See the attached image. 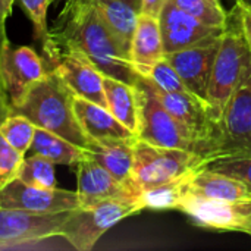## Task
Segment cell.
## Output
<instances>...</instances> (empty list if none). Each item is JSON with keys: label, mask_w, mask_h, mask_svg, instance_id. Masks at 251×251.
Listing matches in <instances>:
<instances>
[{"label": "cell", "mask_w": 251, "mask_h": 251, "mask_svg": "<svg viewBox=\"0 0 251 251\" xmlns=\"http://www.w3.org/2000/svg\"><path fill=\"white\" fill-rule=\"evenodd\" d=\"M16 179L37 188H54L56 187L54 163L40 154L31 153V156L24 159Z\"/></svg>", "instance_id": "cell-25"}, {"label": "cell", "mask_w": 251, "mask_h": 251, "mask_svg": "<svg viewBox=\"0 0 251 251\" xmlns=\"http://www.w3.org/2000/svg\"><path fill=\"white\" fill-rule=\"evenodd\" d=\"M47 68L38 53L28 46H15L6 38L0 50V81L12 106L46 76Z\"/></svg>", "instance_id": "cell-12"}, {"label": "cell", "mask_w": 251, "mask_h": 251, "mask_svg": "<svg viewBox=\"0 0 251 251\" xmlns=\"http://www.w3.org/2000/svg\"><path fill=\"white\" fill-rule=\"evenodd\" d=\"M44 57L47 71L57 74L74 96L107 107L103 88L104 75L85 54L75 49H63Z\"/></svg>", "instance_id": "cell-11"}, {"label": "cell", "mask_w": 251, "mask_h": 251, "mask_svg": "<svg viewBox=\"0 0 251 251\" xmlns=\"http://www.w3.org/2000/svg\"><path fill=\"white\" fill-rule=\"evenodd\" d=\"M72 99L74 94L57 74L47 71L46 76L28 91L24 100L12 106V113L22 115L37 128L47 129L87 150L90 140L75 116Z\"/></svg>", "instance_id": "cell-2"}, {"label": "cell", "mask_w": 251, "mask_h": 251, "mask_svg": "<svg viewBox=\"0 0 251 251\" xmlns=\"http://www.w3.org/2000/svg\"><path fill=\"white\" fill-rule=\"evenodd\" d=\"M13 1L15 0H0V28H4L6 19L12 12Z\"/></svg>", "instance_id": "cell-35"}, {"label": "cell", "mask_w": 251, "mask_h": 251, "mask_svg": "<svg viewBox=\"0 0 251 251\" xmlns=\"http://www.w3.org/2000/svg\"><path fill=\"white\" fill-rule=\"evenodd\" d=\"M51 4V0H19V6L26 13L28 19L34 28V37L44 44L49 28H47V10Z\"/></svg>", "instance_id": "cell-31"}, {"label": "cell", "mask_w": 251, "mask_h": 251, "mask_svg": "<svg viewBox=\"0 0 251 251\" xmlns=\"http://www.w3.org/2000/svg\"><path fill=\"white\" fill-rule=\"evenodd\" d=\"M206 166L240 179L251 193V156H222L210 160Z\"/></svg>", "instance_id": "cell-29"}, {"label": "cell", "mask_w": 251, "mask_h": 251, "mask_svg": "<svg viewBox=\"0 0 251 251\" xmlns=\"http://www.w3.org/2000/svg\"><path fill=\"white\" fill-rule=\"evenodd\" d=\"M75 172L79 207H91L107 200L138 203V194L131 187L118 181L110 172L88 156L76 163Z\"/></svg>", "instance_id": "cell-14"}, {"label": "cell", "mask_w": 251, "mask_h": 251, "mask_svg": "<svg viewBox=\"0 0 251 251\" xmlns=\"http://www.w3.org/2000/svg\"><path fill=\"white\" fill-rule=\"evenodd\" d=\"M135 138H109L90 141L85 150L87 156L101 165L118 181L131 187L137 194L132 184V165H134V143ZM140 197V194H138Z\"/></svg>", "instance_id": "cell-17"}, {"label": "cell", "mask_w": 251, "mask_h": 251, "mask_svg": "<svg viewBox=\"0 0 251 251\" xmlns=\"http://www.w3.org/2000/svg\"><path fill=\"white\" fill-rule=\"evenodd\" d=\"M179 9L194 16L200 22L215 26L225 28L228 22V13L221 4V0H172Z\"/></svg>", "instance_id": "cell-26"}, {"label": "cell", "mask_w": 251, "mask_h": 251, "mask_svg": "<svg viewBox=\"0 0 251 251\" xmlns=\"http://www.w3.org/2000/svg\"><path fill=\"white\" fill-rule=\"evenodd\" d=\"M190 194L215 199V200H243L250 199L251 193L240 179L209 169L201 168L190 182Z\"/></svg>", "instance_id": "cell-20"}, {"label": "cell", "mask_w": 251, "mask_h": 251, "mask_svg": "<svg viewBox=\"0 0 251 251\" xmlns=\"http://www.w3.org/2000/svg\"><path fill=\"white\" fill-rule=\"evenodd\" d=\"M0 207L21 209L35 213H62L79 207L76 191L54 188H37L19 179L0 190Z\"/></svg>", "instance_id": "cell-13"}, {"label": "cell", "mask_w": 251, "mask_h": 251, "mask_svg": "<svg viewBox=\"0 0 251 251\" xmlns=\"http://www.w3.org/2000/svg\"><path fill=\"white\" fill-rule=\"evenodd\" d=\"M221 35L203 40L191 47L166 53L165 59L176 69L188 91L206 100V90L210 71L219 49Z\"/></svg>", "instance_id": "cell-15"}, {"label": "cell", "mask_w": 251, "mask_h": 251, "mask_svg": "<svg viewBox=\"0 0 251 251\" xmlns=\"http://www.w3.org/2000/svg\"><path fill=\"white\" fill-rule=\"evenodd\" d=\"M146 81L166 110L191 134L197 143L199 153L210 160V149L216 135L218 124L213 122L206 100L190 91H163L154 87L149 79Z\"/></svg>", "instance_id": "cell-10"}, {"label": "cell", "mask_w": 251, "mask_h": 251, "mask_svg": "<svg viewBox=\"0 0 251 251\" xmlns=\"http://www.w3.org/2000/svg\"><path fill=\"white\" fill-rule=\"evenodd\" d=\"M103 88L107 101V109L128 129L137 134L138 129V103L135 85L104 75ZM137 137V135H135Z\"/></svg>", "instance_id": "cell-22"}, {"label": "cell", "mask_w": 251, "mask_h": 251, "mask_svg": "<svg viewBox=\"0 0 251 251\" xmlns=\"http://www.w3.org/2000/svg\"><path fill=\"white\" fill-rule=\"evenodd\" d=\"M25 154L13 149L0 134V190L18 178Z\"/></svg>", "instance_id": "cell-30"}, {"label": "cell", "mask_w": 251, "mask_h": 251, "mask_svg": "<svg viewBox=\"0 0 251 251\" xmlns=\"http://www.w3.org/2000/svg\"><path fill=\"white\" fill-rule=\"evenodd\" d=\"M160 29L163 38L165 53H174L187 47H191L203 40L219 35L225 28L209 26L194 16L179 9L172 0H169L160 16Z\"/></svg>", "instance_id": "cell-16"}, {"label": "cell", "mask_w": 251, "mask_h": 251, "mask_svg": "<svg viewBox=\"0 0 251 251\" xmlns=\"http://www.w3.org/2000/svg\"><path fill=\"white\" fill-rule=\"evenodd\" d=\"M141 76H144L154 87H157L159 90H163V91H169V93L188 91L184 81L178 75L176 69L165 57L162 60L156 62L153 66H150L146 72H143Z\"/></svg>", "instance_id": "cell-28"}, {"label": "cell", "mask_w": 251, "mask_h": 251, "mask_svg": "<svg viewBox=\"0 0 251 251\" xmlns=\"http://www.w3.org/2000/svg\"><path fill=\"white\" fill-rule=\"evenodd\" d=\"M125 3H128L129 6H132L134 9H137L140 12V4H141V0H124Z\"/></svg>", "instance_id": "cell-37"}, {"label": "cell", "mask_w": 251, "mask_h": 251, "mask_svg": "<svg viewBox=\"0 0 251 251\" xmlns=\"http://www.w3.org/2000/svg\"><path fill=\"white\" fill-rule=\"evenodd\" d=\"M135 91L138 103V129L135 135L138 140L154 146L199 153L197 143L191 134L166 110L141 75H138L135 82Z\"/></svg>", "instance_id": "cell-6"}, {"label": "cell", "mask_w": 251, "mask_h": 251, "mask_svg": "<svg viewBox=\"0 0 251 251\" xmlns=\"http://www.w3.org/2000/svg\"><path fill=\"white\" fill-rule=\"evenodd\" d=\"M75 49L85 54L103 75L135 85L138 74L129 57L88 0H65L43 44L44 56Z\"/></svg>", "instance_id": "cell-1"}, {"label": "cell", "mask_w": 251, "mask_h": 251, "mask_svg": "<svg viewBox=\"0 0 251 251\" xmlns=\"http://www.w3.org/2000/svg\"><path fill=\"white\" fill-rule=\"evenodd\" d=\"M72 106L75 116L90 141L135 137V134L124 124H121L104 106L76 96H74L72 99Z\"/></svg>", "instance_id": "cell-18"}, {"label": "cell", "mask_w": 251, "mask_h": 251, "mask_svg": "<svg viewBox=\"0 0 251 251\" xmlns=\"http://www.w3.org/2000/svg\"><path fill=\"white\" fill-rule=\"evenodd\" d=\"M234 10L238 16V22L251 50V3L247 0H237Z\"/></svg>", "instance_id": "cell-32"}, {"label": "cell", "mask_w": 251, "mask_h": 251, "mask_svg": "<svg viewBox=\"0 0 251 251\" xmlns=\"http://www.w3.org/2000/svg\"><path fill=\"white\" fill-rule=\"evenodd\" d=\"M29 151L32 154H40L49 159L54 165H66V166H76V163H79L82 159L87 157L84 149L43 128L35 129Z\"/></svg>", "instance_id": "cell-23"}, {"label": "cell", "mask_w": 251, "mask_h": 251, "mask_svg": "<svg viewBox=\"0 0 251 251\" xmlns=\"http://www.w3.org/2000/svg\"><path fill=\"white\" fill-rule=\"evenodd\" d=\"M12 115V103L4 93H0V126Z\"/></svg>", "instance_id": "cell-34"}, {"label": "cell", "mask_w": 251, "mask_h": 251, "mask_svg": "<svg viewBox=\"0 0 251 251\" xmlns=\"http://www.w3.org/2000/svg\"><path fill=\"white\" fill-rule=\"evenodd\" d=\"M250 74L251 50L238 16L232 9L228 13V22L221 35L206 90V103L213 122H221L231 97Z\"/></svg>", "instance_id": "cell-3"}, {"label": "cell", "mask_w": 251, "mask_h": 251, "mask_svg": "<svg viewBox=\"0 0 251 251\" xmlns=\"http://www.w3.org/2000/svg\"><path fill=\"white\" fill-rule=\"evenodd\" d=\"M165 47L159 18L138 13L129 49V60L138 75L165 57Z\"/></svg>", "instance_id": "cell-19"}, {"label": "cell", "mask_w": 251, "mask_h": 251, "mask_svg": "<svg viewBox=\"0 0 251 251\" xmlns=\"http://www.w3.org/2000/svg\"><path fill=\"white\" fill-rule=\"evenodd\" d=\"M97 10L106 26L118 40L122 50L129 57L132 35L135 31L138 10L124 0H88Z\"/></svg>", "instance_id": "cell-21"}, {"label": "cell", "mask_w": 251, "mask_h": 251, "mask_svg": "<svg viewBox=\"0 0 251 251\" xmlns=\"http://www.w3.org/2000/svg\"><path fill=\"white\" fill-rule=\"evenodd\" d=\"M178 210L206 229L240 232L251 237V197L243 200H215L188 194L181 201Z\"/></svg>", "instance_id": "cell-9"}, {"label": "cell", "mask_w": 251, "mask_h": 251, "mask_svg": "<svg viewBox=\"0 0 251 251\" xmlns=\"http://www.w3.org/2000/svg\"><path fill=\"white\" fill-rule=\"evenodd\" d=\"M210 160L196 151L162 147L135 138L132 184L138 194L204 168Z\"/></svg>", "instance_id": "cell-4"}, {"label": "cell", "mask_w": 251, "mask_h": 251, "mask_svg": "<svg viewBox=\"0 0 251 251\" xmlns=\"http://www.w3.org/2000/svg\"><path fill=\"white\" fill-rule=\"evenodd\" d=\"M251 156V74L231 97L210 149V160Z\"/></svg>", "instance_id": "cell-7"}, {"label": "cell", "mask_w": 251, "mask_h": 251, "mask_svg": "<svg viewBox=\"0 0 251 251\" xmlns=\"http://www.w3.org/2000/svg\"><path fill=\"white\" fill-rule=\"evenodd\" d=\"M37 126L22 115H10L0 126V134L19 153L26 154L34 140Z\"/></svg>", "instance_id": "cell-27"}, {"label": "cell", "mask_w": 251, "mask_h": 251, "mask_svg": "<svg viewBox=\"0 0 251 251\" xmlns=\"http://www.w3.org/2000/svg\"><path fill=\"white\" fill-rule=\"evenodd\" d=\"M56 1H60V0H51V3H56Z\"/></svg>", "instance_id": "cell-38"}, {"label": "cell", "mask_w": 251, "mask_h": 251, "mask_svg": "<svg viewBox=\"0 0 251 251\" xmlns=\"http://www.w3.org/2000/svg\"><path fill=\"white\" fill-rule=\"evenodd\" d=\"M141 210L140 203L126 200H107L91 207H78L65 221L60 238L75 250H93L103 234Z\"/></svg>", "instance_id": "cell-5"}, {"label": "cell", "mask_w": 251, "mask_h": 251, "mask_svg": "<svg viewBox=\"0 0 251 251\" xmlns=\"http://www.w3.org/2000/svg\"><path fill=\"white\" fill-rule=\"evenodd\" d=\"M7 38V35H6V28H0V50H1V46H3V41ZM0 93H4V90H3V87H1V81H0ZM6 94V93H4Z\"/></svg>", "instance_id": "cell-36"}, {"label": "cell", "mask_w": 251, "mask_h": 251, "mask_svg": "<svg viewBox=\"0 0 251 251\" xmlns=\"http://www.w3.org/2000/svg\"><path fill=\"white\" fill-rule=\"evenodd\" d=\"M199 171L200 169L185 174L169 182L141 191L138 197V203L141 204L143 210L144 209H153V210L178 209L181 201L190 194V182Z\"/></svg>", "instance_id": "cell-24"}, {"label": "cell", "mask_w": 251, "mask_h": 251, "mask_svg": "<svg viewBox=\"0 0 251 251\" xmlns=\"http://www.w3.org/2000/svg\"><path fill=\"white\" fill-rule=\"evenodd\" d=\"M168 1L169 0H141L140 13H146V15H150L154 18H159Z\"/></svg>", "instance_id": "cell-33"}, {"label": "cell", "mask_w": 251, "mask_h": 251, "mask_svg": "<svg viewBox=\"0 0 251 251\" xmlns=\"http://www.w3.org/2000/svg\"><path fill=\"white\" fill-rule=\"evenodd\" d=\"M71 212L35 213L0 207V250L28 247L60 237L62 226Z\"/></svg>", "instance_id": "cell-8"}]
</instances>
